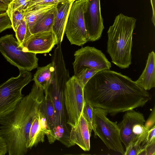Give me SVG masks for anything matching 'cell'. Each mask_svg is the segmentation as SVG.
<instances>
[{
    "mask_svg": "<svg viewBox=\"0 0 155 155\" xmlns=\"http://www.w3.org/2000/svg\"><path fill=\"white\" fill-rule=\"evenodd\" d=\"M98 71L97 70L87 68L75 76L80 84L84 87L89 80Z\"/></svg>",
    "mask_w": 155,
    "mask_h": 155,
    "instance_id": "obj_22",
    "label": "cell"
},
{
    "mask_svg": "<svg viewBox=\"0 0 155 155\" xmlns=\"http://www.w3.org/2000/svg\"><path fill=\"white\" fill-rule=\"evenodd\" d=\"M91 132L82 114L76 124L71 127L69 140L71 146L76 144L84 151H89Z\"/></svg>",
    "mask_w": 155,
    "mask_h": 155,
    "instance_id": "obj_14",
    "label": "cell"
},
{
    "mask_svg": "<svg viewBox=\"0 0 155 155\" xmlns=\"http://www.w3.org/2000/svg\"><path fill=\"white\" fill-rule=\"evenodd\" d=\"M57 44L52 31L32 34L21 46L26 51L36 54L49 53Z\"/></svg>",
    "mask_w": 155,
    "mask_h": 155,
    "instance_id": "obj_12",
    "label": "cell"
},
{
    "mask_svg": "<svg viewBox=\"0 0 155 155\" xmlns=\"http://www.w3.org/2000/svg\"><path fill=\"white\" fill-rule=\"evenodd\" d=\"M25 15V14L22 11L18 10L13 12L10 16L12 28L15 32L24 20Z\"/></svg>",
    "mask_w": 155,
    "mask_h": 155,
    "instance_id": "obj_26",
    "label": "cell"
},
{
    "mask_svg": "<svg viewBox=\"0 0 155 155\" xmlns=\"http://www.w3.org/2000/svg\"><path fill=\"white\" fill-rule=\"evenodd\" d=\"M74 55L73 65L75 76L87 68L100 71L110 70L111 67V63L101 51L94 47H82L75 52Z\"/></svg>",
    "mask_w": 155,
    "mask_h": 155,
    "instance_id": "obj_9",
    "label": "cell"
},
{
    "mask_svg": "<svg viewBox=\"0 0 155 155\" xmlns=\"http://www.w3.org/2000/svg\"><path fill=\"white\" fill-rule=\"evenodd\" d=\"M93 107L89 103L85 101L82 113L91 131L93 128Z\"/></svg>",
    "mask_w": 155,
    "mask_h": 155,
    "instance_id": "obj_24",
    "label": "cell"
},
{
    "mask_svg": "<svg viewBox=\"0 0 155 155\" xmlns=\"http://www.w3.org/2000/svg\"><path fill=\"white\" fill-rule=\"evenodd\" d=\"M15 32L16 39L21 46L32 35L24 20L18 25Z\"/></svg>",
    "mask_w": 155,
    "mask_h": 155,
    "instance_id": "obj_21",
    "label": "cell"
},
{
    "mask_svg": "<svg viewBox=\"0 0 155 155\" xmlns=\"http://www.w3.org/2000/svg\"><path fill=\"white\" fill-rule=\"evenodd\" d=\"M0 52L8 62L19 70L30 71L38 67L37 54L25 51L13 34L0 37Z\"/></svg>",
    "mask_w": 155,
    "mask_h": 155,
    "instance_id": "obj_5",
    "label": "cell"
},
{
    "mask_svg": "<svg viewBox=\"0 0 155 155\" xmlns=\"http://www.w3.org/2000/svg\"><path fill=\"white\" fill-rule=\"evenodd\" d=\"M144 126L145 127L149 130L155 126V107L154 106L150 114L146 121Z\"/></svg>",
    "mask_w": 155,
    "mask_h": 155,
    "instance_id": "obj_29",
    "label": "cell"
},
{
    "mask_svg": "<svg viewBox=\"0 0 155 155\" xmlns=\"http://www.w3.org/2000/svg\"><path fill=\"white\" fill-rule=\"evenodd\" d=\"M57 3H48L37 6L25 13L24 20L29 28L39 18L54 9Z\"/></svg>",
    "mask_w": 155,
    "mask_h": 155,
    "instance_id": "obj_20",
    "label": "cell"
},
{
    "mask_svg": "<svg viewBox=\"0 0 155 155\" xmlns=\"http://www.w3.org/2000/svg\"><path fill=\"white\" fill-rule=\"evenodd\" d=\"M140 155H155V140L145 145L139 153Z\"/></svg>",
    "mask_w": 155,
    "mask_h": 155,
    "instance_id": "obj_28",
    "label": "cell"
},
{
    "mask_svg": "<svg viewBox=\"0 0 155 155\" xmlns=\"http://www.w3.org/2000/svg\"><path fill=\"white\" fill-rule=\"evenodd\" d=\"M104 109L93 107V128L94 136H98L109 149L124 155L119 128L117 121L110 120Z\"/></svg>",
    "mask_w": 155,
    "mask_h": 155,
    "instance_id": "obj_4",
    "label": "cell"
},
{
    "mask_svg": "<svg viewBox=\"0 0 155 155\" xmlns=\"http://www.w3.org/2000/svg\"><path fill=\"white\" fill-rule=\"evenodd\" d=\"M19 71L18 76L0 84V116L13 109L21 101L24 97L22 89L32 80L30 71Z\"/></svg>",
    "mask_w": 155,
    "mask_h": 155,
    "instance_id": "obj_6",
    "label": "cell"
},
{
    "mask_svg": "<svg viewBox=\"0 0 155 155\" xmlns=\"http://www.w3.org/2000/svg\"><path fill=\"white\" fill-rule=\"evenodd\" d=\"M145 91L155 87V54L153 51L149 54L146 67L139 78L135 81Z\"/></svg>",
    "mask_w": 155,
    "mask_h": 155,
    "instance_id": "obj_16",
    "label": "cell"
},
{
    "mask_svg": "<svg viewBox=\"0 0 155 155\" xmlns=\"http://www.w3.org/2000/svg\"><path fill=\"white\" fill-rule=\"evenodd\" d=\"M136 21L120 13L107 32V51L111 62L121 69L128 68L131 63L132 35Z\"/></svg>",
    "mask_w": 155,
    "mask_h": 155,
    "instance_id": "obj_3",
    "label": "cell"
},
{
    "mask_svg": "<svg viewBox=\"0 0 155 155\" xmlns=\"http://www.w3.org/2000/svg\"><path fill=\"white\" fill-rule=\"evenodd\" d=\"M7 153L8 148L6 143L0 135V155H5Z\"/></svg>",
    "mask_w": 155,
    "mask_h": 155,
    "instance_id": "obj_31",
    "label": "cell"
},
{
    "mask_svg": "<svg viewBox=\"0 0 155 155\" xmlns=\"http://www.w3.org/2000/svg\"><path fill=\"white\" fill-rule=\"evenodd\" d=\"M86 0H77L71 7L65 32L71 45L82 46L88 41L84 17Z\"/></svg>",
    "mask_w": 155,
    "mask_h": 155,
    "instance_id": "obj_7",
    "label": "cell"
},
{
    "mask_svg": "<svg viewBox=\"0 0 155 155\" xmlns=\"http://www.w3.org/2000/svg\"><path fill=\"white\" fill-rule=\"evenodd\" d=\"M31 0H12L9 4L7 12L10 16L13 12L25 9Z\"/></svg>",
    "mask_w": 155,
    "mask_h": 155,
    "instance_id": "obj_23",
    "label": "cell"
},
{
    "mask_svg": "<svg viewBox=\"0 0 155 155\" xmlns=\"http://www.w3.org/2000/svg\"><path fill=\"white\" fill-rule=\"evenodd\" d=\"M73 2L68 0L59 3L54 9L52 31L56 36L57 44H61L62 41L69 12Z\"/></svg>",
    "mask_w": 155,
    "mask_h": 155,
    "instance_id": "obj_15",
    "label": "cell"
},
{
    "mask_svg": "<svg viewBox=\"0 0 155 155\" xmlns=\"http://www.w3.org/2000/svg\"><path fill=\"white\" fill-rule=\"evenodd\" d=\"M70 1H72L73 2H74L76 0H68Z\"/></svg>",
    "mask_w": 155,
    "mask_h": 155,
    "instance_id": "obj_34",
    "label": "cell"
},
{
    "mask_svg": "<svg viewBox=\"0 0 155 155\" xmlns=\"http://www.w3.org/2000/svg\"><path fill=\"white\" fill-rule=\"evenodd\" d=\"M44 93L45 97L40 108V111L45 117L54 142L56 140L55 133L57 127L55 112L50 96L47 92Z\"/></svg>",
    "mask_w": 155,
    "mask_h": 155,
    "instance_id": "obj_17",
    "label": "cell"
},
{
    "mask_svg": "<svg viewBox=\"0 0 155 155\" xmlns=\"http://www.w3.org/2000/svg\"><path fill=\"white\" fill-rule=\"evenodd\" d=\"M45 97L44 90L34 83L29 93L13 109L0 116V135L5 141L9 155H24L32 122Z\"/></svg>",
    "mask_w": 155,
    "mask_h": 155,
    "instance_id": "obj_2",
    "label": "cell"
},
{
    "mask_svg": "<svg viewBox=\"0 0 155 155\" xmlns=\"http://www.w3.org/2000/svg\"><path fill=\"white\" fill-rule=\"evenodd\" d=\"M37 68L32 80L36 85L45 91L51 81L54 69V64L52 61L46 66Z\"/></svg>",
    "mask_w": 155,
    "mask_h": 155,
    "instance_id": "obj_18",
    "label": "cell"
},
{
    "mask_svg": "<svg viewBox=\"0 0 155 155\" xmlns=\"http://www.w3.org/2000/svg\"><path fill=\"white\" fill-rule=\"evenodd\" d=\"M45 135L50 144L54 142L45 117L40 110L30 127L27 143V148L31 149L44 142Z\"/></svg>",
    "mask_w": 155,
    "mask_h": 155,
    "instance_id": "obj_13",
    "label": "cell"
},
{
    "mask_svg": "<svg viewBox=\"0 0 155 155\" xmlns=\"http://www.w3.org/2000/svg\"><path fill=\"white\" fill-rule=\"evenodd\" d=\"M11 0H0V12H6Z\"/></svg>",
    "mask_w": 155,
    "mask_h": 155,
    "instance_id": "obj_32",
    "label": "cell"
},
{
    "mask_svg": "<svg viewBox=\"0 0 155 155\" xmlns=\"http://www.w3.org/2000/svg\"><path fill=\"white\" fill-rule=\"evenodd\" d=\"M150 3L152 10V16L151 18L152 21L155 26V0H150Z\"/></svg>",
    "mask_w": 155,
    "mask_h": 155,
    "instance_id": "obj_33",
    "label": "cell"
},
{
    "mask_svg": "<svg viewBox=\"0 0 155 155\" xmlns=\"http://www.w3.org/2000/svg\"></svg>",
    "mask_w": 155,
    "mask_h": 155,
    "instance_id": "obj_35",
    "label": "cell"
},
{
    "mask_svg": "<svg viewBox=\"0 0 155 155\" xmlns=\"http://www.w3.org/2000/svg\"><path fill=\"white\" fill-rule=\"evenodd\" d=\"M83 89L74 75L70 78L65 85L64 104L68 116L67 124L71 127L76 124L82 114L85 103Z\"/></svg>",
    "mask_w": 155,
    "mask_h": 155,
    "instance_id": "obj_8",
    "label": "cell"
},
{
    "mask_svg": "<svg viewBox=\"0 0 155 155\" xmlns=\"http://www.w3.org/2000/svg\"><path fill=\"white\" fill-rule=\"evenodd\" d=\"M68 0H31L27 5L22 11L25 14L27 12L38 5L48 3H59Z\"/></svg>",
    "mask_w": 155,
    "mask_h": 155,
    "instance_id": "obj_25",
    "label": "cell"
},
{
    "mask_svg": "<svg viewBox=\"0 0 155 155\" xmlns=\"http://www.w3.org/2000/svg\"><path fill=\"white\" fill-rule=\"evenodd\" d=\"M83 91L85 101L93 107L105 110L112 116L143 107L152 98L147 91L131 78L110 70L96 73Z\"/></svg>",
    "mask_w": 155,
    "mask_h": 155,
    "instance_id": "obj_1",
    "label": "cell"
},
{
    "mask_svg": "<svg viewBox=\"0 0 155 155\" xmlns=\"http://www.w3.org/2000/svg\"><path fill=\"white\" fill-rule=\"evenodd\" d=\"M143 114L134 109L126 111L121 121L117 124L122 142L127 147L131 142L147 134Z\"/></svg>",
    "mask_w": 155,
    "mask_h": 155,
    "instance_id": "obj_10",
    "label": "cell"
},
{
    "mask_svg": "<svg viewBox=\"0 0 155 155\" xmlns=\"http://www.w3.org/2000/svg\"><path fill=\"white\" fill-rule=\"evenodd\" d=\"M55 8L42 16L29 28L31 34L52 31Z\"/></svg>",
    "mask_w": 155,
    "mask_h": 155,
    "instance_id": "obj_19",
    "label": "cell"
},
{
    "mask_svg": "<svg viewBox=\"0 0 155 155\" xmlns=\"http://www.w3.org/2000/svg\"><path fill=\"white\" fill-rule=\"evenodd\" d=\"M83 15L88 41L93 42L99 40L104 29L100 0H86Z\"/></svg>",
    "mask_w": 155,
    "mask_h": 155,
    "instance_id": "obj_11",
    "label": "cell"
},
{
    "mask_svg": "<svg viewBox=\"0 0 155 155\" xmlns=\"http://www.w3.org/2000/svg\"><path fill=\"white\" fill-rule=\"evenodd\" d=\"M12 28L10 18L6 12L0 14V33L8 29Z\"/></svg>",
    "mask_w": 155,
    "mask_h": 155,
    "instance_id": "obj_27",
    "label": "cell"
},
{
    "mask_svg": "<svg viewBox=\"0 0 155 155\" xmlns=\"http://www.w3.org/2000/svg\"><path fill=\"white\" fill-rule=\"evenodd\" d=\"M154 140H155V126L148 130L143 147L146 144Z\"/></svg>",
    "mask_w": 155,
    "mask_h": 155,
    "instance_id": "obj_30",
    "label": "cell"
}]
</instances>
